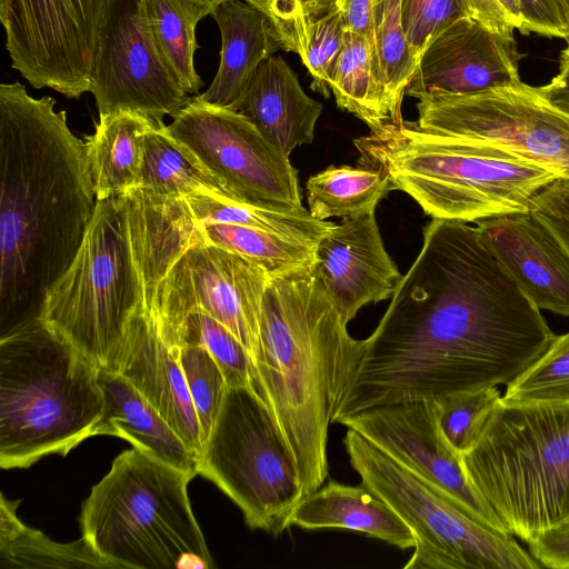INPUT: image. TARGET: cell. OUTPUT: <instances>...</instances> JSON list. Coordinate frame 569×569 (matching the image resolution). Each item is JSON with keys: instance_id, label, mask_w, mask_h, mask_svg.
Instances as JSON below:
<instances>
[{"instance_id": "1", "label": "cell", "mask_w": 569, "mask_h": 569, "mask_svg": "<svg viewBox=\"0 0 569 569\" xmlns=\"http://www.w3.org/2000/svg\"><path fill=\"white\" fill-rule=\"evenodd\" d=\"M555 338L477 227L432 218L363 339L335 422L377 406L508 386Z\"/></svg>"}, {"instance_id": "2", "label": "cell", "mask_w": 569, "mask_h": 569, "mask_svg": "<svg viewBox=\"0 0 569 569\" xmlns=\"http://www.w3.org/2000/svg\"><path fill=\"white\" fill-rule=\"evenodd\" d=\"M56 103L0 84V337L40 319L96 211L84 140Z\"/></svg>"}, {"instance_id": "3", "label": "cell", "mask_w": 569, "mask_h": 569, "mask_svg": "<svg viewBox=\"0 0 569 569\" xmlns=\"http://www.w3.org/2000/svg\"><path fill=\"white\" fill-rule=\"evenodd\" d=\"M347 325L313 267L269 280L253 388L292 455L303 497L328 478L329 426L361 356L363 340Z\"/></svg>"}, {"instance_id": "4", "label": "cell", "mask_w": 569, "mask_h": 569, "mask_svg": "<svg viewBox=\"0 0 569 569\" xmlns=\"http://www.w3.org/2000/svg\"><path fill=\"white\" fill-rule=\"evenodd\" d=\"M358 164L386 172L427 216L466 223L527 211L557 178L490 144L427 132L416 122L386 123L353 140Z\"/></svg>"}, {"instance_id": "5", "label": "cell", "mask_w": 569, "mask_h": 569, "mask_svg": "<svg viewBox=\"0 0 569 569\" xmlns=\"http://www.w3.org/2000/svg\"><path fill=\"white\" fill-rule=\"evenodd\" d=\"M104 410L99 368L37 319L0 337V467L66 456Z\"/></svg>"}, {"instance_id": "6", "label": "cell", "mask_w": 569, "mask_h": 569, "mask_svg": "<svg viewBox=\"0 0 569 569\" xmlns=\"http://www.w3.org/2000/svg\"><path fill=\"white\" fill-rule=\"evenodd\" d=\"M191 479L138 448L122 451L82 503V536L117 568H213L189 501Z\"/></svg>"}, {"instance_id": "7", "label": "cell", "mask_w": 569, "mask_h": 569, "mask_svg": "<svg viewBox=\"0 0 569 569\" xmlns=\"http://www.w3.org/2000/svg\"><path fill=\"white\" fill-rule=\"evenodd\" d=\"M461 462L506 529L530 541L562 519L569 402H506L500 398Z\"/></svg>"}, {"instance_id": "8", "label": "cell", "mask_w": 569, "mask_h": 569, "mask_svg": "<svg viewBox=\"0 0 569 569\" xmlns=\"http://www.w3.org/2000/svg\"><path fill=\"white\" fill-rule=\"evenodd\" d=\"M146 308L122 196L97 200L69 268L48 291L40 320L109 370L132 317Z\"/></svg>"}, {"instance_id": "9", "label": "cell", "mask_w": 569, "mask_h": 569, "mask_svg": "<svg viewBox=\"0 0 569 569\" xmlns=\"http://www.w3.org/2000/svg\"><path fill=\"white\" fill-rule=\"evenodd\" d=\"M343 445L361 485L391 507L415 535L413 553L403 569L541 568L513 535L470 518L353 429L348 428Z\"/></svg>"}, {"instance_id": "10", "label": "cell", "mask_w": 569, "mask_h": 569, "mask_svg": "<svg viewBox=\"0 0 569 569\" xmlns=\"http://www.w3.org/2000/svg\"><path fill=\"white\" fill-rule=\"evenodd\" d=\"M198 475L219 487L251 529L274 537L303 497L292 455L263 399L250 386H228L198 456Z\"/></svg>"}, {"instance_id": "11", "label": "cell", "mask_w": 569, "mask_h": 569, "mask_svg": "<svg viewBox=\"0 0 569 569\" xmlns=\"http://www.w3.org/2000/svg\"><path fill=\"white\" fill-rule=\"evenodd\" d=\"M416 104L431 133L501 148L569 179V116L522 81L468 94L432 93Z\"/></svg>"}, {"instance_id": "12", "label": "cell", "mask_w": 569, "mask_h": 569, "mask_svg": "<svg viewBox=\"0 0 569 569\" xmlns=\"http://www.w3.org/2000/svg\"><path fill=\"white\" fill-rule=\"evenodd\" d=\"M164 129L234 200L278 210L305 208L290 159L241 113L194 96Z\"/></svg>"}, {"instance_id": "13", "label": "cell", "mask_w": 569, "mask_h": 569, "mask_svg": "<svg viewBox=\"0 0 569 569\" xmlns=\"http://www.w3.org/2000/svg\"><path fill=\"white\" fill-rule=\"evenodd\" d=\"M109 0H3L0 21L11 67L33 88L77 99L91 90Z\"/></svg>"}, {"instance_id": "14", "label": "cell", "mask_w": 569, "mask_h": 569, "mask_svg": "<svg viewBox=\"0 0 569 569\" xmlns=\"http://www.w3.org/2000/svg\"><path fill=\"white\" fill-rule=\"evenodd\" d=\"M99 116L137 112L156 121L173 116L192 97L166 66L151 36L143 0H109L91 78Z\"/></svg>"}, {"instance_id": "15", "label": "cell", "mask_w": 569, "mask_h": 569, "mask_svg": "<svg viewBox=\"0 0 569 569\" xmlns=\"http://www.w3.org/2000/svg\"><path fill=\"white\" fill-rule=\"evenodd\" d=\"M338 423L357 431L470 518L509 532L473 488L461 455L445 437L437 398L377 406L342 418Z\"/></svg>"}, {"instance_id": "16", "label": "cell", "mask_w": 569, "mask_h": 569, "mask_svg": "<svg viewBox=\"0 0 569 569\" xmlns=\"http://www.w3.org/2000/svg\"><path fill=\"white\" fill-rule=\"evenodd\" d=\"M515 39L460 18L425 48L406 96L468 94L520 82Z\"/></svg>"}, {"instance_id": "17", "label": "cell", "mask_w": 569, "mask_h": 569, "mask_svg": "<svg viewBox=\"0 0 569 569\" xmlns=\"http://www.w3.org/2000/svg\"><path fill=\"white\" fill-rule=\"evenodd\" d=\"M315 254V273L347 323L367 303L391 298L403 277L385 248L375 211L335 223Z\"/></svg>"}, {"instance_id": "18", "label": "cell", "mask_w": 569, "mask_h": 569, "mask_svg": "<svg viewBox=\"0 0 569 569\" xmlns=\"http://www.w3.org/2000/svg\"><path fill=\"white\" fill-rule=\"evenodd\" d=\"M108 371L123 376L199 456L203 437L181 365L147 307L132 317Z\"/></svg>"}, {"instance_id": "19", "label": "cell", "mask_w": 569, "mask_h": 569, "mask_svg": "<svg viewBox=\"0 0 569 569\" xmlns=\"http://www.w3.org/2000/svg\"><path fill=\"white\" fill-rule=\"evenodd\" d=\"M480 234L540 309L569 316V251L530 209L476 222Z\"/></svg>"}, {"instance_id": "20", "label": "cell", "mask_w": 569, "mask_h": 569, "mask_svg": "<svg viewBox=\"0 0 569 569\" xmlns=\"http://www.w3.org/2000/svg\"><path fill=\"white\" fill-rule=\"evenodd\" d=\"M230 109L249 119L282 154L313 141L322 104L303 91L295 71L277 56L263 61Z\"/></svg>"}, {"instance_id": "21", "label": "cell", "mask_w": 569, "mask_h": 569, "mask_svg": "<svg viewBox=\"0 0 569 569\" xmlns=\"http://www.w3.org/2000/svg\"><path fill=\"white\" fill-rule=\"evenodd\" d=\"M210 16L220 30V63L211 84L196 97L230 108L260 64L282 46L269 18L244 0H224Z\"/></svg>"}, {"instance_id": "22", "label": "cell", "mask_w": 569, "mask_h": 569, "mask_svg": "<svg viewBox=\"0 0 569 569\" xmlns=\"http://www.w3.org/2000/svg\"><path fill=\"white\" fill-rule=\"evenodd\" d=\"M99 385L104 410L94 436L126 439L191 478L198 475V455L123 376L99 369Z\"/></svg>"}, {"instance_id": "23", "label": "cell", "mask_w": 569, "mask_h": 569, "mask_svg": "<svg viewBox=\"0 0 569 569\" xmlns=\"http://www.w3.org/2000/svg\"><path fill=\"white\" fill-rule=\"evenodd\" d=\"M340 528L383 540L400 549L413 548L416 538L405 520L363 485L335 480L302 497L287 519V529Z\"/></svg>"}, {"instance_id": "24", "label": "cell", "mask_w": 569, "mask_h": 569, "mask_svg": "<svg viewBox=\"0 0 569 569\" xmlns=\"http://www.w3.org/2000/svg\"><path fill=\"white\" fill-rule=\"evenodd\" d=\"M154 122L129 111L99 116L94 132L84 139L97 200L138 189L143 138Z\"/></svg>"}, {"instance_id": "25", "label": "cell", "mask_w": 569, "mask_h": 569, "mask_svg": "<svg viewBox=\"0 0 569 569\" xmlns=\"http://www.w3.org/2000/svg\"><path fill=\"white\" fill-rule=\"evenodd\" d=\"M164 126L157 121L144 134L137 190L173 199L209 194L234 200L217 178L169 136Z\"/></svg>"}, {"instance_id": "26", "label": "cell", "mask_w": 569, "mask_h": 569, "mask_svg": "<svg viewBox=\"0 0 569 569\" xmlns=\"http://www.w3.org/2000/svg\"><path fill=\"white\" fill-rule=\"evenodd\" d=\"M0 502V568H97L118 569L103 558L82 536L70 543H59L39 530L23 525L18 516L19 500Z\"/></svg>"}, {"instance_id": "27", "label": "cell", "mask_w": 569, "mask_h": 569, "mask_svg": "<svg viewBox=\"0 0 569 569\" xmlns=\"http://www.w3.org/2000/svg\"><path fill=\"white\" fill-rule=\"evenodd\" d=\"M309 212L313 218H355L376 211L379 201L396 190L389 176L366 166H329L307 181Z\"/></svg>"}, {"instance_id": "28", "label": "cell", "mask_w": 569, "mask_h": 569, "mask_svg": "<svg viewBox=\"0 0 569 569\" xmlns=\"http://www.w3.org/2000/svg\"><path fill=\"white\" fill-rule=\"evenodd\" d=\"M199 223H227L254 228L316 247L335 224L313 218L309 210H278L220 198L194 194L186 198Z\"/></svg>"}, {"instance_id": "29", "label": "cell", "mask_w": 569, "mask_h": 569, "mask_svg": "<svg viewBox=\"0 0 569 569\" xmlns=\"http://www.w3.org/2000/svg\"><path fill=\"white\" fill-rule=\"evenodd\" d=\"M368 41L373 77L393 122H400L402 99L417 68L402 28L400 0H377Z\"/></svg>"}, {"instance_id": "30", "label": "cell", "mask_w": 569, "mask_h": 569, "mask_svg": "<svg viewBox=\"0 0 569 569\" xmlns=\"http://www.w3.org/2000/svg\"><path fill=\"white\" fill-rule=\"evenodd\" d=\"M147 22L166 66L188 94L202 80L194 69L196 28L211 11L189 0H143Z\"/></svg>"}, {"instance_id": "31", "label": "cell", "mask_w": 569, "mask_h": 569, "mask_svg": "<svg viewBox=\"0 0 569 569\" xmlns=\"http://www.w3.org/2000/svg\"><path fill=\"white\" fill-rule=\"evenodd\" d=\"M330 91L337 106L363 121L370 131L393 122L373 77L369 41L363 36L346 31Z\"/></svg>"}, {"instance_id": "32", "label": "cell", "mask_w": 569, "mask_h": 569, "mask_svg": "<svg viewBox=\"0 0 569 569\" xmlns=\"http://www.w3.org/2000/svg\"><path fill=\"white\" fill-rule=\"evenodd\" d=\"M199 224L207 241L243 257L269 279L309 269L316 261L315 247L276 233L227 223Z\"/></svg>"}, {"instance_id": "33", "label": "cell", "mask_w": 569, "mask_h": 569, "mask_svg": "<svg viewBox=\"0 0 569 569\" xmlns=\"http://www.w3.org/2000/svg\"><path fill=\"white\" fill-rule=\"evenodd\" d=\"M157 321L162 338L169 345L184 343L207 349L221 368L228 386H254L253 365L248 350L217 319L196 310Z\"/></svg>"}, {"instance_id": "34", "label": "cell", "mask_w": 569, "mask_h": 569, "mask_svg": "<svg viewBox=\"0 0 569 569\" xmlns=\"http://www.w3.org/2000/svg\"><path fill=\"white\" fill-rule=\"evenodd\" d=\"M506 402H569V332L556 336L545 353L510 382Z\"/></svg>"}, {"instance_id": "35", "label": "cell", "mask_w": 569, "mask_h": 569, "mask_svg": "<svg viewBox=\"0 0 569 569\" xmlns=\"http://www.w3.org/2000/svg\"><path fill=\"white\" fill-rule=\"evenodd\" d=\"M170 346L181 365L204 442L219 413L227 380L207 349L184 343Z\"/></svg>"}, {"instance_id": "36", "label": "cell", "mask_w": 569, "mask_h": 569, "mask_svg": "<svg viewBox=\"0 0 569 569\" xmlns=\"http://www.w3.org/2000/svg\"><path fill=\"white\" fill-rule=\"evenodd\" d=\"M501 398L497 387L438 397L440 425L445 437L459 453L477 440L495 405Z\"/></svg>"}, {"instance_id": "37", "label": "cell", "mask_w": 569, "mask_h": 569, "mask_svg": "<svg viewBox=\"0 0 569 569\" xmlns=\"http://www.w3.org/2000/svg\"><path fill=\"white\" fill-rule=\"evenodd\" d=\"M272 22L282 49L306 56L311 24L337 10L338 0H244Z\"/></svg>"}, {"instance_id": "38", "label": "cell", "mask_w": 569, "mask_h": 569, "mask_svg": "<svg viewBox=\"0 0 569 569\" xmlns=\"http://www.w3.org/2000/svg\"><path fill=\"white\" fill-rule=\"evenodd\" d=\"M402 28L417 60L428 43L460 18H471L468 0H400Z\"/></svg>"}, {"instance_id": "39", "label": "cell", "mask_w": 569, "mask_h": 569, "mask_svg": "<svg viewBox=\"0 0 569 569\" xmlns=\"http://www.w3.org/2000/svg\"><path fill=\"white\" fill-rule=\"evenodd\" d=\"M346 29L339 10L315 21L309 30V40L303 64L312 78L311 89L328 98L330 82L343 47Z\"/></svg>"}, {"instance_id": "40", "label": "cell", "mask_w": 569, "mask_h": 569, "mask_svg": "<svg viewBox=\"0 0 569 569\" xmlns=\"http://www.w3.org/2000/svg\"><path fill=\"white\" fill-rule=\"evenodd\" d=\"M530 211L569 251V179H556L540 190L530 202Z\"/></svg>"}, {"instance_id": "41", "label": "cell", "mask_w": 569, "mask_h": 569, "mask_svg": "<svg viewBox=\"0 0 569 569\" xmlns=\"http://www.w3.org/2000/svg\"><path fill=\"white\" fill-rule=\"evenodd\" d=\"M523 22L525 36L531 32L567 40L568 20L561 0H518Z\"/></svg>"}, {"instance_id": "42", "label": "cell", "mask_w": 569, "mask_h": 569, "mask_svg": "<svg viewBox=\"0 0 569 569\" xmlns=\"http://www.w3.org/2000/svg\"><path fill=\"white\" fill-rule=\"evenodd\" d=\"M527 545L541 567L569 569V517L541 531Z\"/></svg>"}, {"instance_id": "43", "label": "cell", "mask_w": 569, "mask_h": 569, "mask_svg": "<svg viewBox=\"0 0 569 569\" xmlns=\"http://www.w3.org/2000/svg\"><path fill=\"white\" fill-rule=\"evenodd\" d=\"M377 0H338L337 8L346 31L369 39Z\"/></svg>"}, {"instance_id": "44", "label": "cell", "mask_w": 569, "mask_h": 569, "mask_svg": "<svg viewBox=\"0 0 569 569\" xmlns=\"http://www.w3.org/2000/svg\"><path fill=\"white\" fill-rule=\"evenodd\" d=\"M538 90L551 106L569 116V41L561 52L558 74Z\"/></svg>"}, {"instance_id": "45", "label": "cell", "mask_w": 569, "mask_h": 569, "mask_svg": "<svg viewBox=\"0 0 569 569\" xmlns=\"http://www.w3.org/2000/svg\"><path fill=\"white\" fill-rule=\"evenodd\" d=\"M497 1L503 7V9L511 17L512 21L515 22L516 29L521 34H523L525 33V22H523L521 8H520L518 0H497Z\"/></svg>"}, {"instance_id": "46", "label": "cell", "mask_w": 569, "mask_h": 569, "mask_svg": "<svg viewBox=\"0 0 569 569\" xmlns=\"http://www.w3.org/2000/svg\"><path fill=\"white\" fill-rule=\"evenodd\" d=\"M561 513H562V519L569 517V467H568L567 473H566L563 495H562Z\"/></svg>"}, {"instance_id": "47", "label": "cell", "mask_w": 569, "mask_h": 569, "mask_svg": "<svg viewBox=\"0 0 569 569\" xmlns=\"http://www.w3.org/2000/svg\"><path fill=\"white\" fill-rule=\"evenodd\" d=\"M198 6L204 7L212 11V9L224 0H189ZM211 14V13H210Z\"/></svg>"}, {"instance_id": "48", "label": "cell", "mask_w": 569, "mask_h": 569, "mask_svg": "<svg viewBox=\"0 0 569 569\" xmlns=\"http://www.w3.org/2000/svg\"><path fill=\"white\" fill-rule=\"evenodd\" d=\"M562 2V6L565 8V11H566V16H567V20H568V26H569V0H561ZM566 41H569V28H568V38Z\"/></svg>"}, {"instance_id": "49", "label": "cell", "mask_w": 569, "mask_h": 569, "mask_svg": "<svg viewBox=\"0 0 569 569\" xmlns=\"http://www.w3.org/2000/svg\"><path fill=\"white\" fill-rule=\"evenodd\" d=\"M3 0H0V2H2Z\"/></svg>"}]
</instances>
